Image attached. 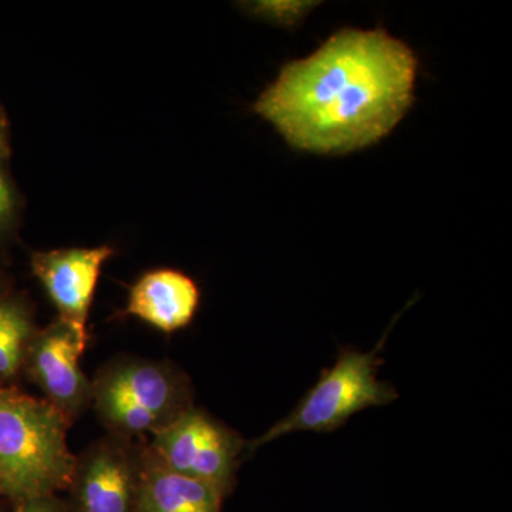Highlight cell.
I'll return each instance as SVG.
<instances>
[{"instance_id": "1", "label": "cell", "mask_w": 512, "mask_h": 512, "mask_svg": "<svg viewBox=\"0 0 512 512\" xmlns=\"http://www.w3.org/2000/svg\"><path fill=\"white\" fill-rule=\"evenodd\" d=\"M416 56L384 30L343 29L312 56L289 62L254 110L286 143L346 154L379 143L414 100Z\"/></svg>"}, {"instance_id": "2", "label": "cell", "mask_w": 512, "mask_h": 512, "mask_svg": "<svg viewBox=\"0 0 512 512\" xmlns=\"http://www.w3.org/2000/svg\"><path fill=\"white\" fill-rule=\"evenodd\" d=\"M69 421L46 400L0 389V495L19 505L57 495L72 481Z\"/></svg>"}, {"instance_id": "3", "label": "cell", "mask_w": 512, "mask_h": 512, "mask_svg": "<svg viewBox=\"0 0 512 512\" xmlns=\"http://www.w3.org/2000/svg\"><path fill=\"white\" fill-rule=\"evenodd\" d=\"M97 416L113 434L154 436L194 407L188 377L170 363L123 359L92 382Z\"/></svg>"}, {"instance_id": "4", "label": "cell", "mask_w": 512, "mask_h": 512, "mask_svg": "<svg viewBox=\"0 0 512 512\" xmlns=\"http://www.w3.org/2000/svg\"><path fill=\"white\" fill-rule=\"evenodd\" d=\"M393 325L370 352L340 349L335 365L322 370L318 383L303 396L298 406L261 437L245 443V451L254 453L259 447L298 431L329 433L338 430L353 414L397 400L396 387L377 379V369L383 363L379 355Z\"/></svg>"}, {"instance_id": "5", "label": "cell", "mask_w": 512, "mask_h": 512, "mask_svg": "<svg viewBox=\"0 0 512 512\" xmlns=\"http://www.w3.org/2000/svg\"><path fill=\"white\" fill-rule=\"evenodd\" d=\"M148 447L171 470L212 485L225 498L234 491L245 453L238 433L195 406L151 436Z\"/></svg>"}, {"instance_id": "6", "label": "cell", "mask_w": 512, "mask_h": 512, "mask_svg": "<svg viewBox=\"0 0 512 512\" xmlns=\"http://www.w3.org/2000/svg\"><path fill=\"white\" fill-rule=\"evenodd\" d=\"M143 447L111 433L76 457L70 512H137Z\"/></svg>"}, {"instance_id": "7", "label": "cell", "mask_w": 512, "mask_h": 512, "mask_svg": "<svg viewBox=\"0 0 512 512\" xmlns=\"http://www.w3.org/2000/svg\"><path fill=\"white\" fill-rule=\"evenodd\" d=\"M87 340L59 319L35 332L26 349L25 363L33 382L72 426L92 403V382L79 365Z\"/></svg>"}, {"instance_id": "8", "label": "cell", "mask_w": 512, "mask_h": 512, "mask_svg": "<svg viewBox=\"0 0 512 512\" xmlns=\"http://www.w3.org/2000/svg\"><path fill=\"white\" fill-rule=\"evenodd\" d=\"M114 255L109 245L55 249L32 256L33 274L59 312V320L87 340V319L101 268Z\"/></svg>"}, {"instance_id": "9", "label": "cell", "mask_w": 512, "mask_h": 512, "mask_svg": "<svg viewBox=\"0 0 512 512\" xmlns=\"http://www.w3.org/2000/svg\"><path fill=\"white\" fill-rule=\"evenodd\" d=\"M197 284L174 269H157L141 276L131 288L127 313L163 332L190 325L200 306Z\"/></svg>"}, {"instance_id": "10", "label": "cell", "mask_w": 512, "mask_h": 512, "mask_svg": "<svg viewBox=\"0 0 512 512\" xmlns=\"http://www.w3.org/2000/svg\"><path fill=\"white\" fill-rule=\"evenodd\" d=\"M224 500L217 488L171 470L143 446L137 512H222Z\"/></svg>"}, {"instance_id": "11", "label": "cell", "mask_w": 512, "mask_h": 512, "mask_svg": "<svg viewBox=\"0 0 512 512\" xmlns=\"http://www.w3.org/2000/svg\"><path fill=\"white\" fill-rule=\"evenodd\" d=\"M33 335L26 309L20 303L0 301V382L19 372Z\"/></svg>"}, {"instance_id": "12", "label": "cell", "mask_w": 512, "mask_h": 512, "mask_svg": "<svg viewBox=\"0 0 512 512\" xmlns=\"http://www.w3.org/2000/svg\"><path fill=\"white\" fill-rule=\"evenodd\" d=\"M16 211V194L8 174L0 163V234L9 228Z\"/></svg>"}, {"instance_id": "13", "label": "cell", "mask_w": 512, "mask_h": 512, "mask_svg": "<svg viewBox=\"0 0 512 512\" xmlns=\"http://www.w3.org/2000/svg\"><path fill=\"white\" fill-rule=\"evenodd\" d=\"M13 512H70V510L62 498L49 495V497L35 498V500L16 505V510Z\"/></svg>"}, {"instance_id": "14", "label": "cell", "mask_w": 512, "mask_h": 512, "mask_svg": "<svg viewBox=\"0 0 512 512\" xmlns=\"http://www.w3.org/2000/svg\"><path fill=\"white\" fill-rule=\"evenodd\" d=\"M8 153V130H6L5 123L0 121V163H3V160L8 156Z\"/></svg>"}, {"instance_id": "15", "label": "cell", "mask_w": 512, "mask_h": 512, "mask_svg": "<svg viewBox=\"0 0 512 512\" xmlns=\"http://www.w3.org/2000/svg\"><path fill=\"white\" fill-rule=\"evenodd\" d=\"M2 387H3V384H2V382H0V389H2Z\"/></svg>"}]
</instances>
